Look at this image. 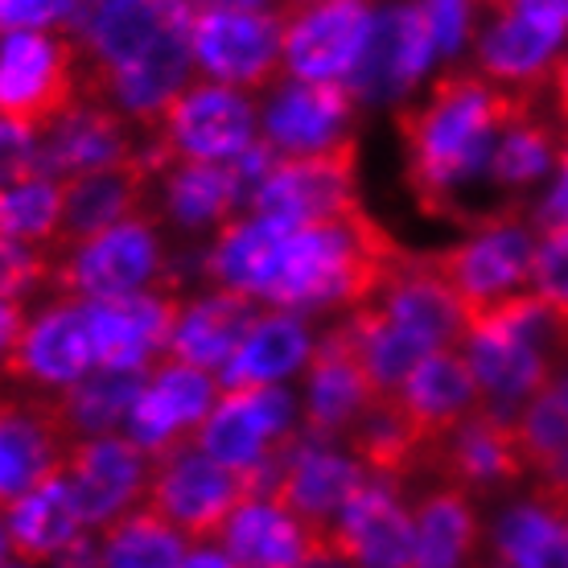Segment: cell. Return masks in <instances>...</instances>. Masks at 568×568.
<instances>
[{
  "instance_id": "cell-1",
  "label": "cell",
  "mask_w": 568,
  "mask_h": 568,
  "mask_svg": "<svg viewBox=\"0 0 568 568\" xmlns=\"http://www.w3.org/2000/svg\"><path fill=\"white\" fill-rule=\"evenodd\" d=\"M536 108L540 91L498 87L474 67H445L425 95L392 108L404 149V185L416 211L466 223L457 199L486 178L498 132Z\"/></svg>"
},
{
  "instance_id": "cell-2",
  "label": "cell",
  "mask_w": 568,
  "mask_h": 568,
  "mask_svg": "<svg viewBox=\"0 0 568 568\" xmlns=\"http://www.w3.org/2000/svg\"><path fill=\"white\" fill-rule=\"evenodd\" d=\"M156 288L182 293V276L170 260L165 227H161L153 206L91 235L71 252H62L54 276H50V297H71L83 305L156 293Z\"/></svg>"
},
{
  "instance_id": "cell-3",
  "label": "cell",
  "mask_w": 568,
  "mask_h": 568,
  "mask_svg": "<svg viewBox=\"0 0 568 568\" xmlns=\"http://www.w3.org/2000/svg\"><path fill=\"white\" fill-rule=\"evenodd\" d=\"M83 100L87 58L67 26L0 38V120L42 141Z\"/></svg>"
},
{
  "instance_id": "cell-4",
  "label": "cell",
  "mask_w": 568,
  "mask_h": 568,
  "mask_svg": "<svg viewBox=\"0 0 568 568\" xmlns=\"http://www.w3.org/2000/svg\"><path fill=\"white\" fill-rule=\"evenodd\" d=\"M301 437V399L288 384L276 387H223L211 416L202 420L199 445L219 466L240 474L252 495L272 486L281 454Z\"/></svg>"
},
{
  "instance_id": "cell-5",
  "label": "cell",
  "mask_w": 568,
  "mask_h": 568,
  "mask_svg": "<svg viewBox=\"0 0 568 568\" xmlns=\"http://www.w3.org/2000/svg\"><path fill=\"white\" fill-rule=\"evenodd\" d=\"M531 256H536V227L524 206L478 214L457 243L428 247V264L457 297L466 326L483 310L524 293L531 281Z\"/></svg>"
},
{
  "instance_id": "cell-6",
  "label": "cell",
  "mask_w": 568,
  "mask_h": 568,
  "mask_svg": "<svg viewBox=\"0 0 568 568\" xmlns=\"http://www.w3.org/2000/svg\"><path fill=\"white\" fill-rule=\"evenodd\" d=\"M260 141V103L247 91L194 79L170 100L153 129L144 132V153L165 173L173 161L231 165Z\"/></svg>"
},
{
  "instance_id": "cell-7",
  "label": "cell",
  "mask_w": 568,
  "mask_h": 568,
  "mask_svg": "<svg viewBox=\"0 0 568 568\" xmlns=\"http://www.w3.org/2000/svg\"><path fill=\"white\" fill-rule=\"evenodd\" d=\"M247 495L252 486L240 474L206 457L194 440H182L153 457L141 507L161 515L173 531H182L199 548V544H219L227 519Z\"/></svg>"
},
{
  "instance_id": "cell-8",
  "label": "cell",
  "mask_w": 568,
  "mask_h": 568,
  "mask_svg": "<svg viewBox=\"0 0 568 568\" xmlns=\"http://www.w3.org/2000/svg\"><path fill=\"white\" fill-rule=\"evenodd\" d=\"M284 21L268 9L199 4L190 29V54L199 79L264 95L284 79Z\"/></svg>"
},
{
  "instance_id": "cell-9",
  "label": "cell",
  "mask_w": 568,
  "mask_h": 568,
  "mask_svg": "<svg viewBox=\"0 0 568 568\" xmlns=\"http://www.w3.org/2000/svg\"><path fill=\"white\" fill-rule=\"evenodd\" d=\"M199 0H79L71 33L87 58V87L156 45L190 38Z\"/></svg>"
},
{
  "instance_id": "cell-10",
  "label": "cell",
  "mask_w": 568,
  "mask_h": 568,
  "mask_svg": "<svg viewBox=\"0 0 568 568\" xmlns=\"http://www.w3.org/2000/svg\"><path fill=\"white\" fill-rule=\"evenodd\" d=\"M284 21V79L351 87L371 45L375 0H293Z\"/></svg>"
},
{
  "instance_id": "cell-11",
  "label": "cell",
  "mask_w": 568,
  "mask_h": 568,
  "mask_svg": "<svg viewBox=\"0 0 568 568\" xmlns=\"http://www.w3.org/2000/svg\"><path fill=\"white\" fill-rule=\"evenodd\" d=\"M95 371V342L83 301L50 297L26 317L13 351L4 358L0 384H13L33 396H54Z\"/></svg>"
},
{
  "instance_id": "cell-12",
  "label": "cell",
  "mask_w": 568,
  "mask_h": 568,
  "mask_svg": "<svg viewBox=\"0 0 568 568\" xmlns=\"http://www.w3.org/2000/svg\"><path fill=\"white\" fill-rule=\"evenodd\" d=\"M358 136L305 156H272L268 173L252 194V214L284 223H322L358 206Z\"/></svg>"
},
{
  "instance_id": "cell-13",
  "label": "cell",
  "mask_w": 568,
  "mask_h": 568,
  "mask_svg": "<svg viewBox=\"0 0 568 568\" xmlns=\"http://www.w3.org/2000/svg\"><path fill=\"white\" fill-rule=\"evenodd\" d=\"M425 478L457 486L478 503L527 486V462L519 433H515V416H503L483 404L440 445H433V454L425 462Z\"/></svg>"
},
{
  "instance_id": "cell-14",
  "label": "cell",
  "mask_w": 568,
  "mask_h": 568,
  "mask_svg": "<svg viewBox=\"0 0 568 568\" xmlns=\"http://www.w3.org/2000/svg\"><path fill=\"white\" fill-rule=\"evenodd\" d=\"M433 67H437V45H433V29L420 0H392L384 9H375L371 45L351 79V91L358 103L399 108L416 100Z\"/></svg>"
},
{
  "instance_id": "cell-15",
  "label": "cell",
  "mask_w": 568,
  "mask_h": 568,
  "mask_svg": "<svg viewBox=\"0 0 568 568\" xmlns=\"http://www.w3.org/2000/svg\"><path fill=\"white\" fill-rule=\"evenodd\" d=\"M297 399H301V433L313 440H334V445H342L346 433L387 396L375 392L371 375L355 358V351H351V342H346L338 322H329L317 334L310 363L301 371Z\"/></svg>"
},
{
  "instance_id": "cell-16",
  "label": "cell",
  "mask_w": 568,
  "mask_h": 568,
  "mask_svg": "<svg viewBox=\"0 0 568 568\" xmlns=\"http://www.w3.org/2000/svg\"><path fill=\"white\" fill-rule=\"evenodd\" d=\"M153 457L129 433H103V437L74 440L62 457V474L74 490V503L83 511L91 531L115 524L120 515L136 511L144 503Z\"/></svg>"
},
{
  "instance_id": "cell-17",
  "label": "cell",
  "mask_w": 568,
  "mask_h": 568,
  "mask_svg": "<svg viewBox=\"0 0 568 568\" xmlns=\"http://www.w3.org/2000/svg\"><path fill=\"white\" fill-rule=\"evenodd\" d=\"M363 483H367V469L358 466L342 445H334V440H313L301 433L281 454L276 474H272V486L264 495H272L281 507H288V511L297 515L310 531H317L326 540L334 519L355 498V490Z\"/></svg>"
},
{
  "instance_id": "cell-18",
  "label": "cell",
  "mask_w": 568,
  "mask_h": 568,
  "mask_svg": "<svg viewBox=\"0 0 568 568\" xmlns=\"http://www.w3.org/2000/svg\"><path fill=\"white\" fill-rule=\"evenodd\" d=\"M358 100L342 83L281 79L260 103V141L276 156L322 153L355 136Z\"/></svg>"
},
{
  "instance_id": "cell-19",
  "label": "cell",
  "mask_w": 568,
  "mask_h": 568,
  "mask_svg": "<svg viewBox=\"0 0 568 568\" xmlns=\"http://www.w3.org/2000/svg\"><path fill=\"white\" fill-rule=\"evenodd\" d=\"M219 392H223L219 375L190 367V363H178V358H161L144 375L124 433L149 457L165 454L173 445L199 437L202 420L211 416Z\"/></svg>"
},
{
  "instance_id": "cell-20",
  "label": "cell",
  "mask_w": 568,
  "mask_h": 568,
  "mask_svg": "<svg viewBox=\"0 0 568 568\" xmlns=\"http://www.w3.org/2000/svg\"><path fill=\"white\" fill-rule=\"evenodd\" d=\"M326 544L355 568H413V503L404 498V483L371 478L342 507L329 527Z\"/></svg>"
},
{
  "instance_id": "cell-21",
  "label": "cell",
  "mask_w": 568,
  "mask_h": 568,
  "mask_svg": "<svg viewBox=\"0 0 568 568\" xmlns=\"http://www.w3.org/2000/svg\"><path fill=\"white\" fill-rule=\"evenodd\" d=\"M185 293L156 288V293H136V297L91 301V342H95V367L112 371H149L165 358L182 313Z\"/></svg>"
},
{
  "instance_id": "cell-22",
  "label": "cell",
  "mask_w": 568,
  "mask_h": 568,
  "mask_svg": "<svg viewBox=\"0 0 568 568\" xmlns=\"http://www.w3.org/2000/svg\"><path fill=\"white\" fill-rule=\"evenodd\" d=\"M156 178H161V170L144 156L141 144V153L120 161V165H108V170L62 182L67 206H62V231H58L54 256L71 252V247L87 243L100 231L115 227V223H124L132 214L149 211L156 194Z\"/></svg>"
},
{
  "instance_id": "cell-23",
  "label": "cell",
  "mask_w": 568,
  "mask_h": 568,
  "mask_svg": "<svg viewBox=\"0 0 568 568\" xmlns=\"http://www.w3.org/2000/svg\"><path fill=\"white\" fill-rule=\"evenodd\" d=\"M71 437L33 392H0V515L62 466Z\"/></svg>"
},
{
  "instance_id": "cell-24",
  "label": "cell",
  "mask_w": 568,
  "mask_h": 568,
  "mask_svg": "<svg viewBox=\"0 0 568 568\" xmlns=\"http://www.w3.org/2000/svg\"><path fill=\"white\" fill-rule=\"evenodd\" d=\"M144 132L100 100H83L38 141V173L71 182L141 153Z\"/></svg>"
},
{
  "instance_id": "cell-25",
  "label": "cell",
  "mask_w": 568,
  "mask_h": 568,
  "mask_svg": "<svg viewBox=\"0 0 568 568\" xmlns=\"http://www.w3.org/2000/svg\"><path fill=\"white\" fill-rule=\"evenodd\" d=\"M153 211L165 227H178L182 235L206 243L214 231L227 227L231 219L247 211V185L235 165H194V161H173L170 170L156 178Z\"/></svg>"
},
{
  "instance_id": "cell-26",
  "label": "cell",
  "mask_w": 568,
  "mask_h": 568,
  "mask_svg": "<svg viewBox=\"0 0 568 568\" xmlns=\"http://www.w3.org/2000/svg\"><path fill=\"white\" fill-rule=\"evenodd\" d=\"M392 399H396L404 420L413 425V433L425 440V449L433 454V445H440L466 416L483 408V387L474 379L462 346H449V351H433L404 379V387Z\"/></svg>"
},
{
  "instance_id": "cell-27",
  "label": "cell",
  "mask_w": 568,
  "mask_h": 568,
  "mask_svg": "<svg viewBox=\"0 0 568 568\" xmlns=\"http://www.w3.org/2000/svg\"><path fill=\"white\" fill-rule=\"evenodd\" d=\"M219 548L235 568H305L326 540L272 495H247L223 527Z\"/></svg>"
},
{
  "instance_id": "cell-28",
  "label": "cell",
  "mask_w": 568,
  "mask_h": 568,
  "mask_svg": "<svg viewBox=\"0 0 568 568\" xmlns=\"http://www.w3.org/2000/svg\"><path fill=\"white\" fill-rule=\"evenodd\" d=\"M413 568H478L486 544L483 503L445 483H428L413 503Z\"/></svg>"
},
{
  "instance_id": "cell-29",
  "label": "cell",
  "mask_w": 568,
  "mask_h": 568,
  "mask_svg": "<svg viewBox=\"0 0 568 568\" xmlns=\"http://www.w3.org/2000/svg\"><path fill=\"white\" fill-rule=\"evenodd\" d=\"M317 329L310 326L305 313L288 310H260L256 322L240 338L227 367L219 371L223 387H276L288 384L293 375L305 371L313 355Z\"/></svg>"
},
{
  "instance_id": "cell-30",
  "label": "cell",
  "mask_w": 568,
  "mask_h": 568,
  "mask_svg": "<svg viewBox=\"0 0 568 568\" xmlns=\"http://www.w3.org/2000/svg\"><path fill=\"white\" fill-rule=\"evenodd\" d=\"M0 519H4V536H9V556L33 568H45L83 531H91L83 524V511L74 503V490L62 466L54 474H45L33 490H26Z\"/></svg>"
},
{
  "instance_id": "cell-31",
  "label": "cell",
  "mask_w": 568,
  "mask_h": 568,
  "mask_svg": "<svg viewBox=\"0 0 568 568\" xmlns=\"http://www.w3.org/2000/svg\"><path fill=\"white\" fill-rule=\"evenodd\" d=\"M260 310L264 305H256L243 293H227V288L185 293L165 358H178V363H190V367L219 375V371L227 367V358L235 355V346L247 334V326L256 322Z\"/></svg>"
},
{
  "instance_id": "cell-32",
  "label": "cell",
  "mask_w": 568,
  "mask_h": 568,
  "mask_svg": "<svg viewBox=\"0 0 568 568\" xmlns=\"http://www.w3.org/2000/svg\"><path fill=\"white\" fill-rule=\"evenodd\" d=\"M490 568H568V507L524 490L486 531Z\"/></svg>"
},
{
  "instance_id": "cell-33",
  "label": "cell",
  "mask_w": 568,
  "mask_h": 568,
  "mask_svg": "<svg viewBox=\"0 0 568 568\" xmlns=\"http://www.w3.org/2000/svg\"><path fill=\"white\" fill-rule=\"evenodd\" d=\"M144 375H149V371L95 367L91 375H83L79 384L62 387V392H54V396H45V399H50V408H54L62 433L71 437V445L83 437L124 433Z\"/></svg>"
},
{
  "instance_id": "cell-34",
  "label": "cell",
  "mask_w": 568,
  "mask_h": 568,
  "mask_svg": "<svg viewBox=\"0 0 568 568\" xmlns=\"http://www.w3.org/2000/svg\"><path fill=\"white\" fill-rule=\"evenodd\" d=\"M556 156H560V124H548L536 108L498 132L490 165H486V182L511 199L527 194L540 178L556 170Z\"/></svg>"
},
{
  "instance_id": "cell-35",
  "label": "cell",
  "mask_w": 568,
  "mask_h": 568,
  "mask_svg": "<svg viewBox=\"0 0 568 568\" xmlns=\"http://www.w3.org/2000/svg\"><path fill=\"white\" fill-rule=\"evenodd\" d=\"M95 536H100V568H182L190 556V540L149 507L120 515Z\"/></svg>"
},
{
  "instance_id": "cell-36",
  "label": "cell",
  "mask_w": 568,
  "mask_h": 568,
  "mask_svg": "<svg viewBox=\"0 0 568 568\" xmlns=\"http://www.w3.org/2000/svg\"><path fill=\"white\" fill-rule=\"evenodd\" d=\"M62 182L45 173H29L21 182L0 185V235L26 247H58L62 231Z\"/></svg>"
},
{
  "instance_id": "cell-37",
  "label": "cell",
  "mask_w": 568,
  "mask_h": 568,
  "mask_svg": "<svg viewBox=\"0 0 568 568\" xmlns=\"http://www.w3.org/2000/svg\"><path fill=\"white\" fill-rule=\"evenodd\" d=\"M515 433L524 445L527 462V483L552 469L556 462L568 457V375H560L556 384H548L540 396L527 404L524 413L515 416Z\"/></svg>"
},
{
  "instance_id": "cell-38",
  "label": "cell",
  "mask_w": 568,
  "mask_h": 568,
  "mask_svg": "<svg viewBox=\"0 0 568 568\" xmlns=\"http://www.w3.org/2000/svg\"><path fill=\"white\" fill-rule=\"evenodd\" d=\"M527 288L556 313L568 358V227L536 235V256H531V281H527Z\"/></svg>"
},
{
  "instance_id": "cell-39",
  "label": "cell",
  "mask_w": 568,
  "mask_h": 568,
  "mask_svg": "<svg viewBox=\"0 0 568 568\" xmlns=\"http://www.w3.org/2000/svg\"><path fill=\"white\" fill-rule=\"evenodd\" d=\"M58 256L50 247H26L0 235V301H26L33 293H50Z\"/></svg>"
},
{
  "instance_id": "cell-40",
  "label": "cell",
  "mask_w": 568,
  "mask_h": 568,
  "mask_svg": "<svg viewBox=\"0 0 568 568\" xmlns=\"http://www.w3.org/2000/svg\"><path fill=\"white\" fill-rule=\"evenodd\" d=\"M425 21L433 29L437 62H454L462 50H474V38L483 29V0H420Z\"/></svg>"
},
{
  "instance_id": "cell-41",
  "label": "cell",
  "mask_w": 568,
  "mask_h": 568,
  "mask_svg": "<svg viewBox=\"0 0 568 568\" xmlns=\"http://www.w3.org/2000/svg\"><path fill=\"white\" fill-rule=\"evenodd\" d=\"M79 0H0V38L21 29H62L71 26Z\"/></svg>"
},
{
  "instance_id": "cell-42",
  "label": "cell",
  "mask_w": 568,
  "mask_h": 568,
  "mask_svg": "<svg viewBox=\"0 0 568 568\" xmlns=\"http://www.w3.org/2000/svg\"><path fill=\"white\" fill-rule=\"evenodd\" d=\"M38 173V136L0 120V185Z\"/></svg>"
},
{
  "instance_id": "cell-43",
  "label": "cell",
  "mask_w": 568,
  "mask_h": 568,
  "mask_svg": "<svg viewBox=\"0 0 568 568\" xmlns=\"http://www.w3.org/2000/svg\"><path fill=\"white\" fill-rule=\"evenodd\" d=\"M531 227H536V235H540V231L568 227V141L565 136H560V156H556L552 185H548V194L540 199V206L531 211Z\"/></svg>"
},
{
  "instance_id": "cell-44",
  "label": "cell",
  "mask_w": 568,
  "mask_h": 568,
  "mask_svg": "<svg viewBox=\"0 0 568 568\" xmlns=\"http://www.w3.org/2000/svg\"><path fill=\"white\" fill-rule=\"evenodd\" d=\"M45 568H100V536L83 531L67 552H58Z\"/></svg>"
},
{
  "instance_id": "cell-45",
  "label": "cell",
  "mask_w": 568,
  "mask_h": 568,
  "mask_svg": "<svg viewBox=\"0 0 568 568\" xmlns=\"http://www.w3.org/2000/svg\"><path fill=\"white\" fill-rule=\"evenodd\" d=\"M26 317H29L26 301H0V371H4V358L13 351V342H17V334H21V326H26Z\"/></svg>"
},
{
  "instance_id": "cell-46",
  "label": "cell",
  "mask_w": 568,
  "mask_h": 568,
  "mask_svg": "<svg viewBox=\"0 0 568 568\" xmlns=\"http://www.w3.org/2000/svg\"><path fill=\"white\" fill-rule=\"evenodd\" d=\"M548 91H552V108H556V124H560V136L568 141V45L560 50V58L552 62V74H548Z\"/></svg>"
},
{
  "instance_id": "cell-47",
  "label": "cell",
  "mask_w": 568,
  "mask_h": 568,
  "mask_svg": "<svg viewBox=\"0 0 568 568\" xmlns=\"http://www.w3.org/2000/svg\"><path fill=\"white\" fill-rule=\"evenodd\" d=\"M182 568H235V560L223 548H214V544H199V548H190Z\"/></svg>"
},
{
  "instance_id": "cell-48",
  "label": "cell",
  "mask_w": 568,
  "mask_h": 568,
  "mask_svg": "<svg viewBox=\"0 0 568 568\" xmlns=\"http://www.w3.org/2000/svg\"><path fill=\"white\" fill-rule=\"evenodd\" d=\"M305 568H355V565H351V560H342V556L326 544V548H322V552L313 556V560H310Z\"/></svg>"
},
{
  "instance_id": "cell-49",
  "label": "cell",
  "mask_w": 568,
  "mask_h": 568,
  "mask_svg": "<svg viewBox=\"0 0 568 568\" xmlns=\"http://www.w3.org/2000/svg\"><path fill=\"white\" fill-rule=\"evenodd\" d=\"M9 560V536H4V519H0V565Z\"/></svg>"
},
{
  "instance_id": "cell-50",
  "label": "cell",
  "mask_w": 568,
  "mask_h": 568,
  "mask_svg": "<svg viewBox=\"0 0 568 568\" xmlns=\"http://www.w3.org/2000/svg\"><path fill=\"white\" fill-rule=\"evenodd\" d=\"M288 4H293V0H288ZM288 4H284V9H288Z\"/></svg>"
},
{
  "instance_id": "cell-51",
  "label": "cell",
  "mask_w": 568,
  "mask_h": 568,
  "mask_svg": "<svg viewBox=\"0 0 568 568\" xmlns=\"http://www.w3.org/2000/svg\"><path fill=\"white\" fill-rule=\"evenodd\" d=\"M375 4H379V0H375Z\"/></svg>"
},
{
  "instance_id": "cell-52",
  "label": "cell",
  "mask_w": 568,
  "mask_h": 568,
  "mask_svg": "<svg viewBox=\"0 0 568 568\" xmlns=\"http://www.w3.org/2000/svg\"><path fill=\"white\" fill-rule=\"evenodd\" d=\"M486 568H490V565H486Z\"/></svg>"
}]
</instances>
